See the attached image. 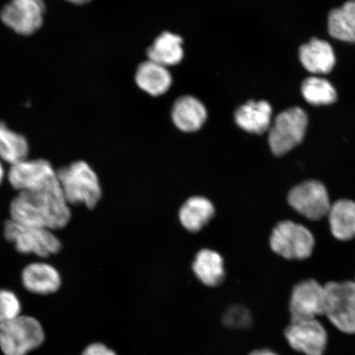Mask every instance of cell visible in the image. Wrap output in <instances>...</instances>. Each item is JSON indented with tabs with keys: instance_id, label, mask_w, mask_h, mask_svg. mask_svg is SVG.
I'll return each instance as SVG.
<instances>
[{
	"instance_id": "12",
	"label": "cell",
	"mask_w": 355,
	"mask_h": 355,
	"mask_svg": "<svg viewBox=\"0 0 355 355\" xmlns=\"http://www.w3.org/2000/svg\"><path fill=\"white\" fill-rule=\"evenodd\" d=\"M293 349L305 355H323L327 345V333L318 319L291 322L285 331Z\"/></svg>"
},
{
	"instance_id": "7",
	"label": "cell",
	"mask_w": 355,
	"mask_h": 355,
	"mask_svg": "<svg viewBox=\"0 0 355 355\" xmlns=\"http://www.w3.org/2000/svg\"><path fill=\"white\" fill-rule=\"evenodd\" d=\"M3 234L21 254L47 257L61 250L60 239L50 230L21 225L10 220L4 224Z\"/></svg>"
},
{
	"instance_id": "10",
	"label": "cell",
	"mask_w": 355,
	"mask_h": 355,
	"mask_svg": "<svg viewBox=\"0 0 355 355\" xmlns=\"http://www.w3.org/2000/svg\"><path fill=\"white\" fill-rule=\"evenodd\" d=\"M291 322L312 320L324 316L325 288L313 279L296 284L290 300Z\"/></svg>"
},
{
	"instance_id": "28",
	"label": "cell",
	"mask_w": 355,
	"mask_h": 355,
	"mask_svg": "<svg viewBox=\"0 0 355 355\" xmlns=\"http://www.w3.org/2000/svg\"><path fill=\"white\" fill-rule=\"evenodd\" d=\"M346 20L355 33V0L346 2L341 8Z\"/></svg>"
},
{
	"instance_id": "30",
	"label": "cell",
	"mask_w": 355,
	"mask_h": 355,
	"mask_svg": "<svg viewBox=\"0 0 355 355\" xmlns=\"http://www.w3.org/2000/svg\"><path fill=\"white\" fill-rule=\"evenodd\" d=\"M73 4H76V6H83V4H86L91 1V0H66Z\"/></svg>"
},
{
	"instance_id": "1",
	"label": "cell",
	"mask_w": 355,
	"mask_h": 355,
	"mask_svg": "<svg viewBox=\"0 0 355 355\" xmlns=\"http://www.w3.org/2000/svg\"><path fill=\"white\" fill-rule=\"evenodd\" d=\"M10 211L11 220L17 223L50 230L65 227L72 216L59 181L47 188L19 193Z\"/></svg>"
},
{
	"instance_id": "13",
	"label": "cell",
	"mask_w": 355,
	"mask_h": 355,
	"mask_svg": "<svg viewBox=\"0 0 355 355\" xmlns=\"http://www.w3.org/2000/svg\"><path fill=\"white\" fill-rule=\"evenodd\" d=\"M21 282L26 290L37 295H50L60 290V274L51 264L33 263L22 270Z\"/></svg>"
},
{
	"instance_id": "29",
	"label": "cell",
	"mask_w": 355,
	"mask_h": 355,
	"mask_svg": "<svg viewBox=\"0 0 355 355\" xmlns=\"http://www.w3.org/2000/svg\"><path fill=\"white\" fill-rule=\"evenodd\" d=\"M248 355H278L277 353L272 352L268 349H261L254 350Z\"/></svg>"
},
{
	"instance_id": "11",
	"label": "cell",
	"mask_w": 355,
	"mask_h": 355,
	"mask_svg": "<svg viewBox=\"0 0 355 355\" xmlns=\"http://www.w3.org/2000/svg\"><path fill=\"white\" fill-rule=\"evenodd\" d=\"M46 4L43 0H11L0 12V19L21 35H31L42 28Z\"/></svg>"
},
{
	"instance_id": "20",
	"label": "cell",
	"mask_w": 355,
	"mask_h": 355,
	"mask_svg": "<svg viewBox=\"0 0 355 355\" xmlns=\"http://www.w3.org/2000/svg\"><path fill=\"white\" fill-rule=\"evenodd\" d=\"M193 270L204 285L218 286L225 276L223 257L214 250H202L195 257Z\"/></svg>"
},
{
	"instance_id": "15",
	"label": "cell",
	"mask_w": 355,
	"mask_h": 355,
	"mask_svg": "<svg viewBox=\"0 0 355 355\" xmlns=\"http://www.w3.org/2000/svg\"><path fill=\"white\" fill-rule=\"evenodd\" d=\"M272 109L268 102L248 101L235 112V122L243 130L254 135H263L269 130Z\"/></svg>"
},
{
	"instance_id": "23",
	"label": "cell",
	"mask_w": 355,
	"mask_h": 355,
	"mask_svg": "<svg viewBox=\"0 0 355 355\" xmlns=\"http://www.w3.org/2000/svg\"><path fill=\"white\" fill-rule=\"evenodd\" d=\"M302 94L309 104L313 105H331L337 98L336 91L325 78L310 77L302 84Z\"/></svg>"
},
{
	"instance_id": "22",
	"label": "cell",
	"mask_w": 355,
	"mask_h": 355,
	"mask_svg": "<svg viewBox=\"0 0 355 355\" xmlns=\"http://www.w3.org/2000/svg\"><path fill=\"white\" fill-rule=\"evenodd\" d=\"M28 154L29 144L26 137L0 122V159L12 166L28 159Z\"/></svg>"
},
{
	"instance_id": "25",
	"label": "cell",
	"mask_w": 355,
	"mask_h": 355,
	"mask_svg": "<svg viewBox=\"0 0 355 355\" xmlns=\"http://www.w3.org/2000/svg\"><path fill=\"white\" fill-rule=\"evenodd\" d=\"M21 309L20 300L15 293L0 288V324L20 316Z\"/></svg>"
},
{
	"instance_id": "4",
	"label": "cell",
	"mask_w": 355,
	"mask_h": 355,
	"mask_svg": "<svg viewBox=\"0 0 355 355\" xmlns=\"http://www.w3.org/2000/svg\"><path fill=\"white\" fill-rule=\"evenodd\" d=\"M309 124L303 109L291 107L279 113L269 128L268 143L272 153L282 157L303 141Z\"/></svg>"
},
{
	"instance_id": "16",
	"label": "cell",
	"mask_w": 355,
	"mask_h": 355,
	"mask_svg": "<svg viewBox=\"0 0 355 355\" xmlns=\"http://www.w3.org/2000/svg\"><path fill=\"white\" fill-rule=\"evenodd\" d=\"M207 118L205 106L193 96L180 97L173 106V122L181 131L197 132L206 122Z\"/></svg>"
},
{
	"instance_id": "3",
	"label": "cell",
	"mask_w": 355,
	"mask_h": 355,
	"mask_svg": "<svg viewBox=\"0 0 355 355\" xmlns=\"http://www.w3.org/2000/svg\"><path fill=\"white\" fill-rule=\"evenodd\" d=\"M44 340L42 324L37 319L20 316L0 324V349L4 355H26Z\"/></svg>"
},
{
	"instance_id": "19",
	"label": "cell",
	"mask_w": 355,
	"mask_h": 355,
	"mask_svg": "<svg viewBox=\"0 0 355 355\" xmlns=\"http://www.w3.org/2000/svg\"><path fill=\"white\" fill-rule=\"evenodd\" d=\"M136 82L148 94L157 96L165 94L172 84V78L166 67L148 60L139 65Z\"/></svg>"
},
{
	"instance_id": "6",
	"label": "cell",
	"mask_w": 355,
	"mask_h": 355,
	"mask_svg": "<svg viewBox=\"0 0 355 355\" xmlns=\"http://www.w3.org/2000/svg\"><path fill=\"white\" fill-rule=\"evenodd\" d=\"M324 288V316L341 332L355 334V282H331Z\"/></svg>"
},
{
	"instance_id": "2",
	"label": "cell",
	"mask_w": 355,
	"mask_h": 355,
	"mask_svg": "<svg viewBox=\"0 0 355 355\" xmlns=\"http://www.w3.org/2000/svg\"><path fill=\"white\" fill-rule=\"evenodd\" d=\"M58 181L69 205L83 204L93 209L102 191L98 176L85 162L78 161L57 171Z\"/></svg>"
},
{
	"instance_id": "21",
	"label": "cell",
	"mask_w": 355,
	"mask_h": 355,
	"mask_svg": "<svg viewBox=\"0 0 355 355\" xmlns=\"http://www.w3.org/2000/svg\"><path fill=\"white\" fill-rule=\"evenodd\" d=\"M182 42L183 41L180 35L164 33L155 40L153 46L148 49L149 60L166 67V68L168 66L180 64L184 58Z\"/></svg>"
},
{
	"instance_id": "26",
	"label": "cell",
	"mask_w": 355,
	"mask_h": 355,
	"mask_svg": "<svg viewBox=\"0 0 355 355\" xmlns=\"http://www.w3.org/2000/svg\"><path fill=\"white\" fill-rule=\"evenodd\" d=\"M223 322L233 329H245L252 322L250 311L242 305H233L225 311Z\"/></svg>"
},
{
	"instance_id": "32",
	"label": "cell",
	"mask_w": 355,
	"mask_h": 355,
	"mask_svg": "<svg viewBox=\"0 0 355 355\" xmlns=\"http://www.w3.org/2000/svg\"><path fill=\"white\" fill-rule=\"evenodd\" d=\"M354 282H355V279H354Z\"/></svg>"
},
{
	"instance_id": "17",
	"label": "cell",
	"mask_w": 355,
	"mask_h": 355,
	"mask_svg": "<svg viewBox=\"0 0 355 355\" xmlns=\"http://www.w3.org/2000/svg\"><path fill=\"white\" fill-rule=\"evenodd\" d=\"M331 232L340 241H349L355 238V202L340 199L331 204L328 213Z\"/></svg>"
},
{
	"instance_id": "5",
	"label": "cell",
	"mask_w": 355,
	"mask_h": 355,
	"mask_svg": "<svg viewBox=\"0 0 355 355\" xmlns=\"http://www.w3.org/2000/svg\"><path fill=\"white\" fill-rule=\"evenodd\" d=\"M270 246L279 256L287 260H305L312 255L314 235L303 225L283 220L275 226L270 236Z\"/></svg>"
},
{
	"instance_id": "27",
	"label": "cell",
	"mask_w": 355,
	"mask_h": 355,
	"mask_svg": "<svg viewBox=\"0 0 355 355\" xmlns=\"http://www.w3.org/2000/svg\"><path fill=\"white\" fill-rule=\"evenodd\" d=\"M82 355H117L113 349L101 343L92 344L84 350Z\"/></svg>"
},
{
	"instance_id": "14",
	"label": "cell",
	"mask_w": 355,
	"mask_h": 355,
	"mask_svg": "<svg viewBox=\"0 0 355 355\" xmlns=\"http://www.w3.org/2000/svg\"><path fill=\"white\" fill-rule=\"evenodd\" d=\"M302 64L315 74L330 73L336 64V56L331 44L323 40L313 38L300 49Z\"/></svg>"
},
{
	"instance_id": "9",
	"label": "cell",
	"mask_w": 355,
	"mask_h": 355,
	"mask_svg": "<svg viewBox=\"0 0 355 355\" xmlns=\"http://www.w3.org/2000/svg\"><path fill=\"white\" fill-rule=\"evenodd\" d=\"M8 179L19 193L42 189L58 183L57 171L44 159H26L12 165Z\"/></svg>"
},
{
	"instance_id": "24",
	"label": "cell",
	"mask_w": 355,
	"mask_h": 355,
	"mask_svg": "<svg viewBox=\"0 0 355 355\" xmlns=\"http://www.w3.org/2000/svg\"><path fill=\"white\" fill-rule=\"evenodd\" d=\"M328 32L331 37L339 41L354 43L355 33L346 20L343 10L336 8L328 17Z\"/></svg>"
},
{
	"instance_id": "8",
	"label": "cell",
	"mask_w": 355,
	"mask_h": 355,
	"mask_svg": "<svg viewBox=\"0 0 355 355\" xmlns=\"http://www.w3.org/2000/svg\"><path fill=\"white\" fill-rule=\"evenodd\" d=\"M287 201L293 209L313 221L327 216L331 206L326 186L315 180L302 182L292 188Z\"/></svg>"
},
{
	"instance_id": "18",
	"label": "cell",
	"mask_w": 355,
	"mask_h": 355,
	"mask_svg": "<svg viewBox=\"0 0 355 355\" xmlns=\"http://www.w3.org/2000/svg\"><path fill=\"white\" fill-rule=\"evenodd\" d=\"M215 215V207L210 200L204 197H193L180 208V221L192 233L200 232Z\"/></svg>"
},
{
	"instance_id": "31",
	"label": "cell",
	"mask_w": 355,
	"mask_h": 355,
	"mask_svg": "<svg viewBox=\"0 0 355 355\" xmlns=\"http://www.w3.org/2000/svg\"><path fill=\"white\" fill-rule=\"evenodd\" d=\"M4 177H6V171H4L2 161L0 159V185L2 184Z\"/></svg>"
}]
</instances>
